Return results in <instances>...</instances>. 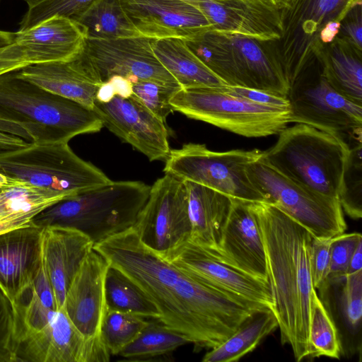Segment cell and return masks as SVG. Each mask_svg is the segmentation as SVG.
I'll return each instance as SVG.
<instances>
[{
  "instance_id": "cell-1",
  "label": "cell",
  "mask_w": 362,
  "mask_h": 362,
  "mask_svg": "<svg viewBox=\"0 0 362 362\" xmlns=\"http://www.w3.org/2000/svg\"><path fill=\"white\" fill-rule=\"evenodd\" d=\"M93 249L130 279L157 308L158 320L184 335L196 350L226 340L254 311L269 308L218 290L163 259L133 227Z\"/></svg>"
},
{
  "instance_id": "cell-2",
  "label": "cell",
  "mask_w": 362,
  "mask_h": 362,
  "mask_svg": "<svg viewBox=\"0 0 362 362\" xmlns=\"http://www.w3.org/2000/svg\"><path fill=\"white\" fill-rule=\"evenodd\" d=\"M265 249L272 311L282 345L288 344L297 362L309 356L313 287L310 257L313 235L277 206L251 202Z\"/></svg>"
},
{
  "instance_id": "cell-3",
  "label": "cell",
  "mask_w": 362,
  "mask_h": 362,
  "mask_svg": "<svg viewBox=\"0 0 362 362\" xmlns=\"http://www.w3.org/2000/svg\"><path fill=\"white\" fill-rule=\"evenodd\" d=\"M103 127L92 109L26 81L17 71L0 75V132L28 143L69 142Z\"/></svg>"
},
{
  "instance_id": "cell-4",
  "label": "cell",
  "mask_w": 362,
  "mask_h": 362,
  "mask_svg": "<svg viewBox=\"0 0 362 362\" xmlns=\"http://www.w3.org/2000/svg\"><path fill=\"white\" fill-rule=\"evenodd\" d=\"M150 189L151 186L141 181H111L57 202L38 214L33 222L40 227L76 229L95 245L134 226Z\"/></svg>"
},
{
  "instance_id": "cell-5",
  "label": "cell",
  "mask_w": 362,
  "mask_h": 362,
  "mask_svg": "<svg viewBox=\"0 0 362 362\" xmlns=\"http://www.w3.org/2000/svg\"><path fill=\"white\" fill-rule=\"evenodd\" d=\"M203 64L226 85L287 95L289 83L274 41L212 29L184 40Z\"/></svg>"
},
{
  "instance_id": "cell-6",
  "label": "cell",
  "mask_w": 362,
  "mask_h": 362,
  "mask_svg": "<svg viewBox=\"0 0 362 362\" xmlns=\"http://www.w3.org/2000/svg\"><path fill=\"white\" fill-rule=\"evenodd\" d=\"M17 361L105 362L110 354L102 338L87 339L64 309L43 305L30 291L13 305Z\"/></svg>"
},
{
  "instance_id": "cell-7",
  "label": "cell",
  "mask_w": 362,
  "mask_h": 362,
  "mask_svg": "<svg viewBox=\"0 0 362 362\" xmlns=\"http://www.w3.org/2000/svg\"><path fill=\"white\" fill-rule=\"evenodd\" d=\"M348 150L339 136L297 124L282 130L262 158L288 178L337 198Z\"/></svg>"
},
{
  "instance_id": "cell-8",
  "label": "cell",
  "mask_w": 362,
  "mask_h": 362,
  "mask_svg": "<svg viewBox=\"0 0 362 362\" xmlns=\"http://www.w3.org/2000/svg\"><path fill=\"white\" fill-rule=\"evenodd\" d=\"M0 173L13 181L68 197L112 181L100 169L78 157L65 141L31 142L1 151Z\"/></svg>"
},
{
  "instance_id": "cell-9",
  "label": "cell",
  "mask_w": 362,
  "mask_h": 362,
  "mask_svg": "<svg viewBox=\"0 0 362 362\" xmlns=\"http://www.w3.org/2000/svg\"><path fill=\"white\" fill-rule=\"evenodd\" d=\"M359 4L362 0H291L280 11L281 35L274 44L289 86L336 37L341 19Z\"/></svg>"
},
{
  "instance_id": "cell-10",
  "label": "cell",
  "mask_w": 362,
  "mask_h": 362,
  "mask_svg": "<svg viewBox=\"0 0 362 362\" xmlns=\"http://www.w3.org/2000/svg\"><path fill=\"white\" fill-rule=\"evenodd\" d=\"M170 103L175 111L245 137L279 134L290 123L289 109L251 102L220 86L179 89Z\"/></svg>"
},
{
  "instance_id": "cell-11",
  "label": "cell",
  "mask_w": 362,
  "mask_h": 362,
  "mask_svg": "<svg viewBox=\"0 0 362 362\" xmlns=\"http://www.w3.org/2000/svg\"><path fill=\"white\" fill-rule=\"evenodd\" d=\"M246 171L266 203L284 211L313 237L332 238L346 230V223L337 198L319 193L288 178L262 156L248 164Z\"/></svg>"
},
{
  "instance_id": "cell-12",
  "label": "cell",
  "mask_w": 362,
  "mask_h": 362,
  "mask_svg": "<svg viewBox=\"0 0 362 362\" xmlns=\"http://www.w3.org/2000/svg\"><path fill=\"white\" fill-rule=\"evenodd\" d=\"M264 151H214L204 144L188 143L170 150L163 172L183 181L217 190L233 199L265 202L250 182L246 168L262 156Z\"/></svg>"
},
{
  "instance_id": "cell-13",
  "label": "cell",
  "mask_w": 362,
  "mask_h": 362,
  "mask_svg": "<svg viewBox=\"0 0 362 362\" xmlns=\"http://www.w3.org/2000/svg\"><path fill=\"white\" fill-rule=\"evenodd\" d=\"M286 98L290 123L311 126L344 140L361 136L362 106L334 90L317 60L290 84Z\"/></svg>"
},
{
  "instance_id": "cell-14",
  "label": "cell",
  "mask_w": 362,
  "mask_h": 362,
  "mask_svg": "<svg viewBox=\"0 0 362 362\" xmlns=\"http://www.w3.org/2000/svg\"><path fill=\"white\" fill-rule=\"evenodd\" d=\"M133 228L160 257L189 240L192 226L185 182L169 174L158 179Z\"/></svg>"
},
{
  "instance_id": "cell-15",
  "label": "cell",
  "mask_w": 362,
  "mask_h": 362,
  "mask_svg": "<svg viewBox=\"0 0 362 362\" xmlns=\"http://www.w3.org/2000/svg\"><path fill=\"white\" fill-rule=\"evenodd\" d=\"M151 40L144 36L112 40L86 38L83 52L100 85L114 76H120L131 83L151 80L181 88L156 57Z\"/></svg>"
},
{
  "instance_id": "cell-16",
  "label": "cell",
  "mask_w": 362,
  "mask_h": 362,
  "mask_svg": "<svg viewBox=\"0 0 362 362\" xmlns=\"http://www.w3.org/2000/svg\"><path fill=\"white\" fill-rule=\"evenodd\" d=\"M93 110L105 127L150 161L165 160L170 153L165 122L132 95L115 93L95 100Z\"/></svg>"
},
{
  "instance_id": "cell-17",
  "label": "cell",
  "mask_w": 362,
  "mask_h": 362,
  "mask_svg": "<svg viewBox=\"0 0 362 362\" xmlns=\"http://www.w3.org/2000/svg\"><path fill=\"white\" fill-rule=\"evenodd\" d=\"M161 257L218 290L272 310V293L268 281L242 272L189 240Z\"/></svg>"
},
{
  "instance_id": "cell-18",
  "label": "cell",
  "mask_w": 362,
  "mask_h": 362,
  "mask_svg": "<svg viewBox=\"0 0 362 362\" xmlns=\"http://www.w3.org/2000/svg\"><path fill=\"white\" fill-rule=\"evenodd\" d=\"M109 267L105 258L93 249L82 262L66 293L63 309L87 339L101 338V325L107 311L105 285Z\"/></svg>"
},
{
  "instance_id": "cell-19",
  "label": "cell",
  "mask_w": 362,
  "mask_h": 362,
  "mask_svg": "<svg viewBox=\"0 0 362 362\" xmlns=\"http://www.w3.org/2000/svg\"><path fill=\"white\" fill-rule=\"evenodd\" d=\"M141 36L151 39H187L211 29L202 11L180 0H121Z\"/></svg>"
},
{
  "instance_id": "cell-20",
  "label": "cell",
  "mask_w": 362,
  "mask_h": 362,
  "mask_svg": "<svg viewBox=\"0 0 362 362\" xmlns=\"http://www.w3.org/2000/svg\"><path fill=\"white\" fill-rule=\"evenodd\" d=\"M251 202L232 199L218 249L214 254L242 272L269 281L262 236Z\"/></svg>"
},
{
  "instance_id": "cell-21",
  "label": "cell",
  "mask_w": 362,
  "mask_h": 362,
  "mask_svg": "<svg viewBox=\"0 0 362 362\" xmlns=\"http://www.w3.org/2000/svg\"><path fill=\"white\" fill-rule=\"evenodd\" d=\"M316 292L335 325L341 355H358L361 361L362 269L349 274L329 275Z\"/></svg>"
},
{
  "instance_id": "cell-22",
  "label": "cell",
  "mask_w": 362,
  "mask_h": 362,
  "mask_svg": "<svg viewBox=\"0 0 362 362\" xmlns=\"http://www.w3.org/2000/svg\"><path fill=\"white\" fill-rule=\"evenodd\" d=\"M193 5L212 30L266 41L281 37L280 11L259 0H198Z\"/></svg>"
},
{
  "instance_id": "cell-23",
  "label": "cell",
  "mask_w": 362,
  "mask_h": 362,
  "mask_svg": "<svg viewBox=\"0 0 362 362\" xmlns=\"http://www.w3.org/2000/svg\"><path fill=\"white\" fill-rule=\"evenodd\" d=\"M42 229L33 222L0 235V289L12 305L31 286L42 265Z\"/></svg>"
},
{
  "instance_id": "cell-24",
  "label": "cell",
  "mask_w": 362,
  "mask_h": 362,
  "mask_svg": "<svg viewBox=\"0 0 362 362\" xmlns=\"http://www.w3.org/2000/svg\"><path fill=\"white\" fill-rule=\"evenodd\" d=\"M92 240L69 227H43L42 263L54 295L57 310L64 308L69 286L82 262L93 249Z\"/></svg>"
},
{
  "instance_id": "cell-25",
  "label": "cell",
  "mask_w": 362,
  "mask_h": 362,
  "mask_svg": "<svg viewBox=\"0 0 362 362\" xmlns=\"http://www.w3.org/2000/svg\"><path fill=\"white\" fill-rule=\"evenodd\" d=\"M86 35L73 19L54 16L16 33L14 42L22 48L30 64L64 62L83 49Z\"/></svg>"
},
{
  "instance_id": "cell-26",
  "label": "cell",
  "mask_w": 362,
  "mask_h": 362,
  "mask_svg": "<svg viewBox=\"0 0 362 362\" xmlns=\"http://www.w3.org/2000/svg\"><path fill=\"white\" fill-rule=\"evenodd\" d=\"M17 74L55 95L77 102L93 110L100 85L82 51L64 62L28 65Z\"/></svg>"
},
{
  "instance_id": "cell-27",
  "label": "cell",
  "mask_w": 362,
  "mask_h": 362,
  "mask_svg": "<svg viewBox=\"0 0 362 362\" xmlns=\"http://www.w3.org/2000/svg\"><path fill=\"white\" fill-rule=\"evenodd\" d=\"M187 193L192 243L216 253L233 198L210 187L184 181Z\"/></svg>"
},
{
  "instance_id": "cell-28",
  "label": "cell",
  "mask_w": 362,
  "mask_h": 362,
  "mask_svg": "<svg viewBox=\"0 0 362 362\" xmlns=\"http://www.w3.org/2000/svg\"><path fill=\"white\" fill-rule=\"evenodd\" d=\"M316 60L334 90L362 106V50L336 37L320 49Z\"/></svg>"
},
{
  "instance_id": "cell-29",
  "label": "cell",
  "mask_w": 362,
  "mask_h": 362,
  "mask_svg": "<svg viewBox=\"0 0 362 362\" xmlns=\"http://www.w3.org/2000/svg\"><path fill=\"white\" fill-rule=\"evenodd\" d=\"M68 198L64 194L17 182L0 189V235L28 226L41 211Z\"/></svg>"
},
{
  "instance_id": "cell-30",
  "label": "cell",
  "mask_w": 362,
  "mask_h": 362,
  "mask_svg": "<svg viewBox=\"0 0 362 362\" xmlns=\"http://www.w3.org/2000/svg\"><path fill=\"white\" fill-rule=\"evenodd\" d=\"M153 51L182 88L226 85L191 51L184 39H152Z\"/></svg>"
},
{
  "instance_id": "cell-31",
  "label": "cell",
  "mask_w": 362,
  "mask_h": 362,
  "mask_svg": "<svg viewBox=\"0 0 362 362\" xmlns=\"http://www.w3.org/2000/svg\"><path fill=\"white\" fill-rule=\"evenodd\" d=\"M279 327L270 308L252 313L234 333L218 346L209 349L202 362H235L254 351L266 337Z\"/></svg>"
},
{
  "instance_id": "cell-32",
  "label": "cell",
  "mask_w": 362,
  "mask_h": 362,
  "mask_svg": "<svg viewBox=\"0 0 362 362\" xmlns=\"http://www.w3.org/2000/svg\"><path fill=\"white\" fill-rule=\"evenodd\" d=\"M73 20L81 26L87 39L141 36L126 13L121 0H95Z\"/></svg>"
},
{
  "instance_id": "cell-33",
  "label": "cell",
  "mask_w": 362,
  "mask_h": 362,
  "mask_svg": "<svg viewBox=\"0 0 362 362\" xmlns=\"http://www.w3.org/2000/svg\"><path fill=\"white\" fill-rule=\"evenodd\" d=\"M189 343L186 337L168 328L159 320H150L136 338L117 356H120V361H155Z\"/></svg>"
},
{
  "instance_id": "cell-34",
  "label": "cell",
  "mask_w": 362,
  "mask_h": 362,
  "mask_svg": "<svg viewBox=\"0 0 362 362\" xmlns=\"http://www.w3.org/2000/svg\"><path fill=\"white\" fill-rule=\"evenodd\" d=\"M105 288L108 310L159 319L157 308L146 295L125 274L110 265L106 274Z\"/></svg>"
},
{
  "instance_id": "cell-35",
  "label": "cell",
  "mask_w": 362,
  "mask_h": 362,
  "mask_svg": "<svg viewBox=\"0 0 362 362\" xmlns=\"http://www.w3.org/2000/svg\"><path fill=\"white\" fill-rule=\"evenodd\" d=\"M348 142L349 150L337 198L342 210L354 220L362 216L361 137Z\"/></svg>"
},
{
  "instance_id": "cell-36",
  "label": "cell",
  "mask_w": 362,
  "mask_h": 362,
  "mask_svg": "<svg viewBox=\"0 0 362 362\" xmlns=\"http://www.w3.org/2000/svg\"><path fill=\"white\" fill-rule=\"evenodd\" d=\"M309 348V360L321 356L339 359L341 356L335 325L319 298L316 290L312 302Z\"/></svg>"
},
{
  "instance_id": "cell-37",
  "label": "cell",
  "mask_w": 362,
  "mask_h": 362,
  "mask_svg": "<svg viewBox=\"0 0 362 362\" xmlns=\"http://www.w3.org/2000/svg\"><path fill=\"white\" fill-rule=\"evenodd\" d=\"M148 321L135 314L107 310L100 335L110 355L117 356L136 338Z\"/></svg>"
},
{
  "instance_id": "cell-38",
  "label": "cell",
  "mask_w": 362,
  "mask_h": 362,
  "mask_svg": "<svg viewBox=\"0 0 362 362\" xmlns=\"http://www.w3.org/2000/svg\"><path fill=\"white\" fill-rule=\"evenodd\" d=\"M180 88L156 81L139 80L131 83V95L165 122L168 115L175 111L170 100Z\"/></svg>"
},
{
  "instance_id": "cell-39",
  "label": "cell",
  "mask_w": 362,
  "mask_h": 362,
  "mask_svg": "<svg viewBox=\"0 0 362 362\" xmlns=\"http://www.w3.org/2000/svg\"><path fill=\"white\" fill-rule=\"evenodd\" d=\"M95 0H42L28 7L18 31L28 29L54 16L74 19Z\"/></svg>"
},
{
  "instance_id": "cell-40",
  "label": "cell",
  "mask_w": 362,
  "mask_h": 362,
  "mask_svg": "<svg viewBox=\"0 0 362 362\" xmlns=\"http://www.w3.org/2000/svg\"><path fill=\"white\" fill-rule=\"evenodd\" d=\"M17 361L16 327L11 302L0 289V362Z\"/></svg>"
},
{
  "instance_id": "cell-41",
  "label": "cell",
  "mask_w": 362,
  "mask_h": 362,
  "mask_svg": "<svg viewBox=\"0 0 362 362\" xmlns=\"http://www.w3.org/2000/svg\"><path fill=\"white\" fill-rule=\"evenodd\" d=\"M361 241L360 233H343L330 239L329 276L346 274L351 257Z\"/></svg>"
},
{
  "instance_id": "cell-42",
  "label": "cell",
  "mask_w": 362,
  "mask_h": 362,
  "mask_svg": "<svg viewBox=\"0 0 362 362\" xmlns=\"http://www.w3.org/2000/svg\"><path fill=\"white\" fill-rule=\"evenodd\" d=\"M330 239L313 237L310 247V271L313 287L318 289L327 280L330 269Z\"/></svg>"
},
{
  "instance_id": "cell-43",
  "label": "cell",
  "mask_w": 362,
  "mask_h": 362,
  "mask_svg": "<svg viewBox=\"0 0 362 362\" xmlns=\"http://www.w3.org/2000/svg\"><path fill=\"white\" fill-rule=\"evenodd\" d=\"M336 37L362 50V4L355 5L346 13Z\"/></svg>"
},
{
  "instance_id": "cell-44",
  "label": "cell",
  "mask_w": 362,
  "mask_h": 362,
  "mask_svg": "<svg viewBox=\"0 0 362 362\" xmlns=\"http://www.w3.org/2000/svg\"><path fill=\"white\" fill-rule=\"evenodd\" d=\"M222 88L228 93L253 103L275 107L289 109L288 100L286 96L238 86L223 85Z\"/></svg>"
},
{
  "instance_id": "cell-45",
  "label": "cell",
  "mask_w": 362,
  "mask_h": 362,
  "mask_svg": "<svg viewBox=\"0 0 362 362\" xmlns=\"http://www.w3.org/2000/svg\"><path fill=\"white\" fill-rule=\"evenodd\" d=\"M28 65L30 64L16 42L0 47V75L18 71Z\"/></svg>"
},
{
  "instance_id": "cell-46",
  "label": "cell",
  "mask_w": 362,
  "mask_h": 362,
  "mask_svg": "<svg viewBox=\"0 0 362 362\" xmlns=\"http://www.w3.org/2000/svg\"><path fill=\"white\" fill-rule=\"evenodd\" d=\"M28 144V142L18 136L0 132V151L18 148Z\"/></svg>"
},
{
  "instance_id": "cell-47",
  "label": "cell",
  "mask_w": 362,
  "mask_h": 362,
  "mask_svg": "<svg viewBox=\"0 0 362 362\" xmlns=\"http://www.w3.org/2000/svg\"><path fill=\"white\" fill-rule=\"evenodd\" d=\"M362 269V241H361L354 251L346 274H353Z\"/></svg>"
},
{
  "instance_id": "cell-48",
  "label": "cell",
  "mask_w": 362,
  "mask_h": 362,
  "mask_svg": "<svg viewBox=\"0 0 362 362\" xmlns=\"http://www.w3.org/2000/svg\"><path fill=\"white\" fill-rule=\"evenodd\" d=\"M15 37L16 33L0 30V47L13 43Z\"/></svg>"
},
{
  "instance_id": "cell-49",
  "label": "cell",
  "mask_w": 362,
  "mask_h": 362,
  "mask_svg": "<svg viewBox=\"0 0 362 362\" xmlns=\"http://www.w3.org/2000/svg\"><path fill=\"white\" fill-rule=\"evenodd\" d=\"M269 6L274 7L279 11L287 7L291 0H259Z\"/></svg>"
},
{
  "instance_id": "cell-50",
  "label": "cell",
  "mask_w": 362,
  "mask_h": 362,
  "mask_svg": "<svg viewBox=\"0 0 362 362\" xmlns=\"http://www.w3.org/2000/svg\"><path fill=\"white\" fill-rule=\"evenodd\" d=\"M25 1L27 4L28 5V7H30L35 4H36L37 3L41 1L42 0H23Z\"/></svg>"
},
{
  "instance_id": "cell-51",
  "label": "cell",
  "mask_w": 362,
  "mask_h": 362,
  "mask_svg": "<svg viewBox=\"0 0 362 362\" xmlns=\"http://www.w3.org/2000/svg\"><path fill=\"white\" fill-rule=\"evenodd\" d=\"M180 1H185V2H187V3H189V4H194L195 2H197L198 0H180Z\"/></svg>"
},
{
  "instance_id": "cell-52",
  "label": "cell",
  "mask_w": 362,
  "mask_h": 362,
  "mask_svg": "<svg viewBox=\"0 0 362 362\" xmlns=\"http://www.w3.org/2000/svg\"><path fill=\"white\" fill-rule=\"evenodd\" d=\"M0 1H1V0H0Z\"/></svg>"
}]
</instances>
